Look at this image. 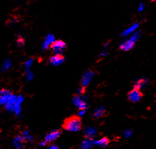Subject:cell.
<instances>
[{"label":"cell","mask_w":156,"mask_h":149,"mask_svg":"<svg viewBox=\"0 0 156 149\" xmlns=\"http://www.w3.org/2000/svg\"><path fill=\"white\" fill-rule=\"evenodd\" d=\"M63 128L69 132H78L81 128V121L79 116H72L64 121Z\"/></svg>","instance_id":"6da1fadb"},{"label":"cell","mask_w":156,"mask_h":149,"mask_svg":"<svg viewBox=\"0 0 156 149\" xmlns=\"http://www.w3.org/2000/svg\"><path fill=\"white\" fill-rule=\"evenodd\" d=\"M140 36H141V34H140V31L134 32L132 34H131L130 38L127 39L121 43V44L120 45V49L122 51H129L132 49L134 48V44L139 40Z\"/></svg>","instance_id":"7a4b0ae2"},{"label":"cell","mask_w":156,"mask_h":149,"mask_svg":"<svg viewBox=\"0 0 156 149\" xmlns=\"http://www.w3.org/2000/svg\"><path fill=\"white\" fill-rule=\"evenodd\" d=\"M66 43L62 40H55V43L51 46V49L55 54L63 55V52L66 49Z\"/></svg>","instance_id":"3957f363"},{"label":"cell","mask_w":156,"mask_h":149,"mask_svg":"<svg viewBox=\"0 0 156 149\" xmlns=\"http://www.w3.org/2000/svg\"><path fill=\"white\" fill-rule=\"evenodd\" d=\"M142 97H143V94H142L141 91L138 89H136V88L130 91L128 93V99L134 103L140 102Z\"/></svg>","instance_id":"277c9868"},{"label":"cell","mask_w":156,"mask_h":149,"mask_svg":"<svg viewBox=\"0 0 156 149\" xmlns=\"http://www.w3.org/2000/svg\"><path fill=\"white\" fill-rule=\"evenodd\" d=\"M72 102L79 110H86L88 107L85 100L79 95H76L74 96L73 99H72Z\"/></svg>","instance_id":"5b68a950"},{"label":"cell","mask_w":156,"mask_h":149,"mask_svg":"<svg viewBox=\"0 0 156 149\" xmlns=\"http://www.w3.org/2000/svg\"><path fill=\"white\" fill-rule=\"evenodd\" d=\"M94 72L93 71H87L84 73L81 80V84L83 87H86L90 83L92 77H94Z\"/></svg>","instance_id":"8992f818"},{"label":"cell","mask_w":156,"mask_h":149,"mask_svg":"<svg viewBox=\"0 0 156 149\" xmlns=\"http://www.w3.org/2000/svg\"><path fill=\"white\" fill-rule=\"evenodd\" d=\"M65 58L61 54H55V55L51 56L49 59V63L53 66H60L64 62Z\"/></svg>","instance_id":"52a82bcc"},{"label":"cell","mask_w":156,"mask_h":149,"mask_svg":"<svg viewBox=\"0 0 156 149\" xmlns=\"http://www.w3.org/2000/svg\"><path fill=\"white\" fill-rule=\"evenodd\" d=\"M61 132L60 130H55L53 131L50 132L49 133H48L47 135L45 137V141L47 143H50V142H54V141L56 140L57 139L59 138V136H61Z\"/></svg>","instance_id":"ba28073f"},{"label":"cell","mask_w":156,"mask_h":149,"mask_svg":"<svg viewBox=\"0 0 156 149\" xmlns=\"http://www.w3.org/2000/svg\"><path fill=\"white\" fill-rule=\"evenodd\" d=\"M55 37L53 34L50 33L48 35H47L45 38L44 42L42 43V49L44 51L47 50L49 47H51L52 44L55 43Z\"/></svg>","instance_id":"9c48e42d"},{"label":"cell","mask_w":156,"mask_h":149,"mask_svg":"<svg viewBox=\"0 0 156 149\" xmlns=\"http://www.w3.org/2000/svg\"><path fill=\"white\" fill-rule=\"evenodd\" d=\"M12 93L7 89L0 90V105H5L7 102H8V99L10 98Z\"/></svg>","instance_id":"30bf717a"},{"label":"cell","mask_w":156,"mask_h":149,"mask_svg":"<svg viewBox=\"0 0 156 149\" xmlns=\"http://www.w3.org/2000/svg\"><path fill=\"white\" fill-rule=\"evenodd\" d=\"M24 101V97L22 95L17 96V101L14 106V112L17 116H19L21 112V104Z\"/></svg>","instance_id":"8fae6325"},{"label":"cell","mask_w":156,"mask_h":149,"mask_svg":"<svg viewBox=\"0 0 156 149\" xmlns=\"http://www.w3.org/2000/svg\"><path fill=\"white\" fill-rule=\"evenodd\" d=\"M17 101V96L15 95H11L10 98L8 99V102H7L5 106V109L7 111H10V112H14V106H15V104Z\"/></svg>","instance_id":"7c38bea8"},{"label":"cell","mask_w":156,"mask_h":149,"mask_svg":"<svg viewBox=\"0 0 156 149\" xmlns=\"http://www.w3.org/2000/svg\"><path fill=\"white\" fill-rule=\"evenodd\" d=\"M148 83H149V80L147 78L143 77V78L137 79V80H135V83H134V88L140 90L143 89Z\"/></svg>","instance_id":"4fadbf2b"},{"label":"cell","mask_w":156,"mask_h":149,"mask_svg":"<svg viewBox=\"0 0 156 149\" xmlns=\"http://www.w3.org/2000/svg\"><path fill=\"white\" fill-rule=\"evenodd\" d=\"M140 27V23H134V24H132L131 26H130L128 29H126L124 32L121 33V36L125 37V36H128L131 35L132 34L134 31H136L138 29V27Z\"/></svg>","instance_id":"5bb4252c"},{"label":"cell","mask_w":156,"mask_h":149,"mask_svg":"<svg viewBox=\"0 0 156 149\" xmlns=\"http://www.w3.org/2000/svg\"><path fill=\"white\" fill-rule=\"evenodd\" d=\"M24 139L22 136H18L15 138L13 141V144L16 148H24Z\"/></svg>","instance_id":"9a60e30c"},{"label":"cell","mask_w":156,"mask_h":149,"mask_svg":"<svg viewBox=\"0 0 156 149\" xmlns=\"http://www.w3.org/2000/svg\"><path fill=\"white\" fill-rule=\"evenodd\" d=\"M94 142L92 139V138H86L84 141L82 142L81 145V148L84 149H88L91 148L92 147H94Z\"/></svg>","instance_id":"2e32d148"},{"label":"cell","mask_w":156,"mask_h":149,"mask_svg":"<svg viewBox=\"0 0 156 149\" xmlns=\"http://www.w3.org/2000/svg\"><path fill=\"white\" fill-rule=\"evenodd\" d=\"M105 111H106V110L103 107H97L94 111L93 117L94 118H100L102 116L104 115Z\"/></svg>","instance_id":"e0dca14e"},{"label":"cell","mask_w":156,"mask_h":149,"mask_svg":"<svg viewBox=\"0 0 156 149\" xmlns=\"http://www.w3.org/2000/svg\"><path fill=\"white\" fill-rule=\"evenodd\" d=\"M97 132L96 130V129L91 126L88 127L85 130V135L86 138H93L94 136H95L97 135Z\"/></svg>","instance_id":"ac0fdd59"},{"label":"cell","mask_w":156,"mask_h":149,"mask_svg":"<svg viewBox=\"0 0 156 149\" xmlns=\"http://www.w3.org/2000/svg\"><path fill=\"white\" fill-rule=\"evenodd\" d=\"M109 140L106 137H103L102 139H99V140L95 141L94 142V145H97V146L102 147V148H106L108 145H109Z\"/></svg>","instance_id":"d6986e66"},{"label":"cell","mask_w":156,"mask_h":149,"mask_svg":"<svg viewBox=\"0 0 156 149\" xmlns=\"http://www.w3.org/2000/svg\"><path fill=\"white\" fill-rule=\"evenodd\" d=\"M12 61L10 59H6L4 62H3L2 66V71H8V70L10 69V68H12Z\"/></svg>","instance_id":"ffe728a7"},{"label":"cell","mask_w":156,"mask_h":149,"mask_svg":"<svg viewBox=\"0 0 156 149\" xmlns=\"http://www.w3.org/2000/svg\"><path fill=\"white\" fill-rule=\"evenodd\" d=\"M22 136L24 137L25 141H28V142H32V140H33V138H32V136L30 135V133H29L28 130H24L22 133Z\"/></svg>","instance_id":"44dd1931"},{"label":"cell","mask_w":156,"mask_h":149,"mask_svg":"<svg viewBox=\"0 0 156 149\" xmlns=\"http://www.w3.org/2000/svg\"><path fill=\"white\" fill-rule=\"evenodd\" d=\"M26 77H27V80L28 81H30L33 79V74H32V71L30 69H27V73H26Z\"/></svg>","instance_id":"7402d4cb"},{"label":"cell","mask_w":156,"mask_h":149,"mask_svg":"<svg viewBox=\"0 0 156 149\" xmlns=\"http://www.w3.org/2000/svg\"><path fill=\"white\" fill-rule=\"evenodd\" d=\"M32 63H33V60L32 59H29L27 60V61H26L25 64H24V66H25V68L26 69H30V68H31V66L32 65Z\"/></svg>","instance_id":"603a6c76"},{"label":"cell","mask_w":156,"mask_h":149,"mask_svg":"<svg viewBox=\"0 0 156 149\" xmlns=\"http://www.w3.org/2000/svg\"><path fill=\"white\" fill-rule=\"evenodd\" d=\"M124 135L125 138H128L132 135V131L131 130H127L124 132Z\"/></svg>","instance_id":"cb8c5ba5"},{"label":"cell","mask_w":156,"mask_h":149,"mask_svg":"<svg viewBox=\"0 0 156 149\" xmlns=\"http://www.w3.org/2000/svg\"><path fill=\"white\" fill-rule=\"evenodd\" d=\"M145 9V5L144 3H140V5H139V7H138V12H143V10Z\"/></svg>","instance_id":"d4e9b609"},{"label":"cell","mask_w":156,"mask_h":149,"mask_svg":"<svg viewBox=\"0 0 156 149\" xmlns=\"http://www.w3.org/2000/svg\"><path fill=\"white\" fill-rule=\"evenodd\" d=\"M17 43H18V46H19L20 47H22V46H24V40H23V39L21 38V37L18 39V41H17Z\"/></svg>","instance_id":"484cf974"},{"label":"cell","mask_w":156,"mask_h":149,"mask_svg":"<svg viewBox=\"0 0 156 149\" xmlns=\"http://www.w3.org/2000/svg\"><path fill=\"white\" fill-rule=\"evenodd\" d=\"M85 87H83V86H81V88H79L78 90H77V93H78V95H83L85 93Z\"/></svg>","instance_id":"4316f807"},{"label":"cell","mask_w":156,"mask_h":149,"mask_svg":"<svg viewBox=\"0 0 156 149\" xmlns=\"http://www.w3.org/2000/svg\"><path fill=\"white\" fill-rule=\"evenodd\" d=\"M85 114V109H83V110H79V112H78V116L79 117H83Z\"/></svg>","instance_id":"83f0119b"},{"label":"cell","mask_w":156,"mask_h":149,"mask_svg":"<svg viewBox=\"0 0 156 149\" xmlns=\"http://www.w3.org/2000/svg\"><path fill=\"white\" fill-rule=\"evenodd\" d=\"M47 142H45V141H43V142H40V143H39V145H40V146H45V145H47Z\"/></svg>","instance_id":"f1b7e54d"},{"label":"cell","mask_w":156,"mask_h":149,"mask_svg":"<svg viewBox=\"0 0 156 149\" xmlns=\"http://www.w3.org/2000/svg\"><path fill=\"white\" fill-rule=\"evenodd\" d=\"M49 148H51V149H58V147L57 146V145H50V147H49Z\"/></svg>","instance_id":"f546056e"},{"label":"cell","mask_w":156,"mask_h":149,"mask_svg":"<svg viewBox=\"0 0 156 149\" xmlns=\"http://www.w3.org/2000/svg\"><path fill=\"white\" fill-rule=\"evenodd\" d=\"M152 1H154V2H155V1H156V0H152Z\"/></svg>","instance_id":"4dcf8cb0"}]
</instances>
